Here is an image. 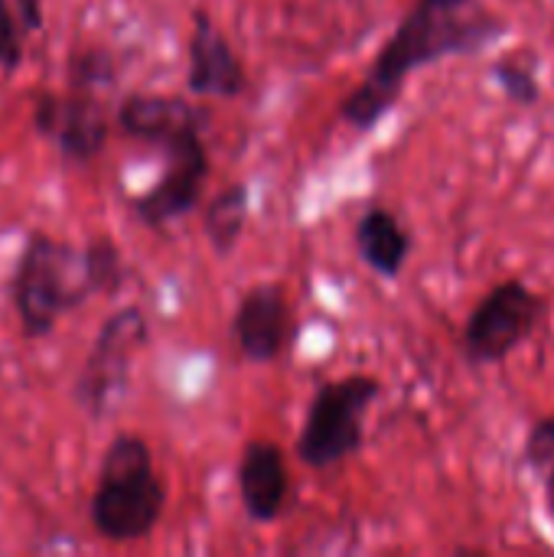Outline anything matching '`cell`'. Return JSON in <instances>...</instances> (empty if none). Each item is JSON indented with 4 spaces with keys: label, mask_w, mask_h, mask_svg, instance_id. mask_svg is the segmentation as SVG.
I'll list each match as a JSON object with an SVG mask.
<instances>
[{
    "label": "cell",
    "mask_w": 554,
    "mask_h": 557,
    "mask_svg": "<svg viewBox=\"0 0 554 557\" xmlns=\"http://www.w3.org/2000/svg\"><path fill=\"white\" fill-rule=\"evenodd\" d=\"M506 29L487 10L467 7H438L418 0L405 20L395 26L382 52L376 55L369 75L349 91L340 104V117L353 131H372L402 98L408 75L421 65H431L447 55H470L490 46Z\"/></svg>",
    "instance_id": "cell-1"
},
{
    "label": "cell",
    "mask_w": 554,
    "mask_h": 557,
    "mask_svg": "<svg viewBox=\"0 0 554 557\" xmlns=\"http://www.w3.org/2000/svg\"><path fill=\"white\" fill-rule=\"evenodd\" d=\"M167 506V486L153 470V454L137 434H118L101 457L91 493V525L108 542L147 539Z\"/></svg>",
    "instance_id": "cell-2"
},
{
    "label": "cell",
    "mask_w": 554,
    "mask_h": 557,
    "mask_svg": "<svg viewBox=\"0 0 554 557\" xmlns=\"http://www.w3.org/2000/svg\"><path fill=\"white\" fill-rule=\"evenodd\" d=\"M95 297L85 248L75 251L56 242L46 232H33L20 251L10 300L20 317V330L26 339H42L56 330V323Z\"/></svg>",
    "instance_id": "cell-3"
},
{
    "label": "cell",
    "mask_w": 554,
    "mask_h": 557,
    "mask_svg": "<svg viewBox=\"0 0 554 557\" xmlns=\"http://www.w3.org/2000/svg\"><path fill=\"white\" fill-rule=\"evenodd\" d=\"M382 385L372 375H349L323 382L307 408V421L297 441V454L307 467L327 470L343 463L362 447V421L376 405Z\"/></svg>",
    "instance_id": "cell-4"
},
{
    "label": "cell",
    "mask_w": 554,
    "mask_h": 557,
    "mask_svg": "<svg viewBox=\"0 0 554 557\" xmlns=\"http://www.w3.org/2000/svg\"><path fill=\"white\" fill-rule=\"evenodd\" d=\"M147 317L140 307H121L101 323L72 388L78 408L88 418L98 421L114 411L118 398L127 388L134 356L147 346Z\"/></svg>",
    "instance_id": "cell-5"
},
{
    "label": "cell",
    "mask_w": 554,
    "mask_h": 557,
    "mask_svg": "<svg viewBox=\"0 0 554 557\" xmlns=\"http://www.w3.org/2000/svg\"><path fill=\"white\" fill-rule=\"evenodd\" d=\"M549 304L522 281L496 284L464 326V352L473 366H496L509 359L545 320Z\"/></svg>",
    "instance_id": "cell-6"
},
{
    "label": "cell",
    "mask_w": 554,
    "mask_h": 557,
    "mask_svg": "<svg viewBox=\"0 0 554 557\" xmlns=\"http://www.w3.org/2000/svg\"><path fill=\"white\" fill-rule=\"evenodd\" d=\"M202 131H206V121H196L153 144L163 150L167 170L144 196L131 202L134 215L147 228H167L170 222L189 215L199 206L202 186L209 180V150H206Z\"/></svg>",
    "instance_id": "cell-7"
},
{
    "label": "cell",
    "mask_w": 554,
    "mask_h": 557,
    "mask_svg": "<svg viewBox=\"0 0 554 557\" xmlns=\"http://www.w3.org/2000/svg\"><path fill=\"white\" fill-rule=\"evenodd\" d=\"M104 88L69 82V88L42 91L33 108V124L42 137H49L59 157L72 166L91 163L108 144V111L101 101Z\"/></svg>",
    "instance_id": "cell-8"
},
{
    "label": "cell",
    "mask_w": 554,
    "mask_h": 557,
    "mask_svg": "<svg viewBox=\"0 0 554 557\" xmlns=\"http://www.w3.org/2000/svg\"><path fill=\"white\" fill-rule=\"evenodd\" d=\"M232 336L248 362L278 359L294 336V310L287 304L284 287L278 284L251 287L232 317Z\"/></svg>",
    "instance_id": "cell-9"
},
{
    "label": "cell",
    "mask_w": 554,
    "mask_h": 557,
    "mask_svg": "<svg viewBox=\"0 0 554 557\" xmlns=\"http://www.w3.org/2000/svg\"><path fill=\"white\" fill-rule=\"evenodd\" d=\"M186 88L193 95H212V98H238L245 91V69L232 42L202 10L193 13Z\"/></svg>",
    "instance_id": "cell-10"
},
{
    "label": "cell",
    "mask_w": 554,
    "mask_h": 557,
    "mask_svg": "<svg viewBox=\"0 0 554 557\" xmlns=\"http://www.w3.org/2000/svg\"><path fill=\"white\" fill-rule=\"evenodd\" d=\"M287 460L278 444L255 441L245 447L238 463V496L255 522H274L287 503Z\"/></svg>",
    "instance_id": "cell-11"
},
{
    "label": "cell",
    "mask_w": 554,
    "mask_h": 557,
    "mask_svg": "<svg viewBox=\"0 0 554 557\" xmlns=\"http://www.w3.org/2000/svg\"><path fill=\"white\" fill-rule=\"evenodd\" d=\"M206 121V111L189 104L180 95H153V91H134L118 108V127L144 144H157L160 137Z\"/></svg>",
    "instance_id": "cell-12"
},
{
    "label": "cell",
    "mask_w": 554,
    "mask_h": 557,
    "mask_svg": "<svg viewBox=\"0 0 554 557\" xmlns=\"http://www.w3.org/2000/svg\"><path fill=\"white\" fill-rule=\"evenodd\" d=\"M356 245H359L362 261L382 277H398L411 251V238L402 228L398 215L379 206L362 212L356 225Z\"/></svg>",
    "instance_id": "cell-13"
},
{
    "label": "cell",
    "mask_w": 554,
    "mask_h": 557,
    "mask_svg": "<svg viewBox=\"0 0 554 557\" xmlns=\"http://www.w3.org/2000/svg\"><path fill=\"white\" fill-rule=\"evenodd\" d=\"M245 219H248V186H225L209 206H206V238L212 245L216 255H232L242 232H245Z\"/></svg>",
    "instance_id": "cell-14"
},
{
    "label": "cell",
    "mask_w": 554,
    "mask_h": 557,
    "mask_svg": "<svg viewBox=\"0 0 554 557\" xmlns=\"http://www.w3.org/2000/svg\"><path fill=\"white\" fill-rule=\"evenodd\" d=\"M85 264L95 294H114L124 284V261L111 238H91L85 245Z\"/></svg>",
    "instance_id": "cell-15"
},
{
    "label": "cell",
    "mask_w": 554,
    "mask_h": 557,
    "mask_svg": "<svg viewBox=\"0 0 554 557\" xmlns=\"http://www.w3.org/2000/svg\"><path fill=\"white\" fill-rule=\"evenodd\" d=\"M503 95L516 104H535L542 88H539V75H535V62L529 59H503L496 69H493Z\"/></svg>",
    "instance_id": "cell-16"
},
{
    "label": "cell",
    "mask_w": 554,
    "mask_h": 557,
    "mask_svg": "<svg viewBox=\"0 0 554 557\" xmlns=\"http://www.w3.org/2000/svg\"><path fill=\"white\" fill-rule=\"evenodd\" d=\"M20 13L7 0H0V72H16L23 65V29L16 23Z\"/></svg>",
    "instance_id": "cell-17"
},
{
    "label": "cell",
    "mask_w": 554,
    "mask_h": 557,
    "mask_svg": "<svg viewBox=\"0 0 554 557\" xmlns=\"http://www.w3.org/2000/svg\"><path fill=\"white\" fill-rule=\"evenodd\" d=\"M526 463L535 470V473H545L554 463V414L552 418H542L529 441H526Z\"/></svg>",
    "instance_id": "cell-18"
},
{
    "label": "cell",
    "mask_w": 554,
    "mask_h": 557,
    "mask_svg": "<svg viewBox=\"0 0 554 557\" xmlns=\"http://www.w3.org/2000/svg\"><path fill=\"white\" fill-rule=\"evenodd\" d=\"M16 13L26 29H42V0H16Z\"/></svg>",
    "instance_id": "cell-19"
},
{
    "label": "cell",
    "mask_w": 554,
    "mask_h": 557,
    "mask_svg": "<svg viewBox=\"0 0 554 557\" xmlns=\"http://www.w3.org/2000/svg\"><path fill=\"white\" fill-rule=\"evenodd\" d=\"M542 476H545V506H549V516L554 519V463Z\"/></svg>",
    "instance_id": "cell-20"
},
{
    "label": "cell",
    "mask_w": 554,
    "mask_h": 557,
    "mask_svg": "<svg viewBox=\"0 0 554 557\" xmlns=\"http://www.w3.org/2000/svg\"><path fill=\"white\" fill-rule=\"evenodd\" d=\"M424 3H438V7H470V0H424Z\"/></svg>",
    "instance_id": "cell-21"
}]
</instances>
